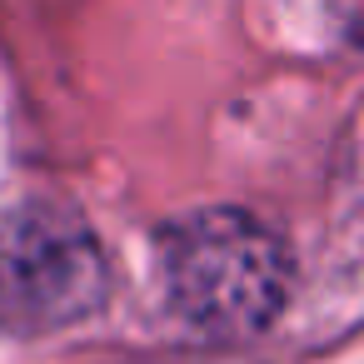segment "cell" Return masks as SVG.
<instances>
[{"label": "cell", "mask_w": 364, "mask_h": 364, "mask_svg": "<svg viewBox=\"0 0 364 364\" xmlns=\"http://www.w3.org/2000/svg\"><path fill=\"white\" fill-rule=\"evenodd\" d=\"M160 279L180 319L240 339L284 309L289 250L245 210H195L160 235Z\"/></svg>", "instance_id": "cell-1"}, {"label": "cell", "mask_w": 364, "mask_h": 364, "mask_svg": "<svg viewBox=\"0 0 364 364\" xmlns=\"http://www.w3.org/2000/svg\"><path fill=\"white\" fill-rule=\"evenodd\" d=\"M105 294L95 235L55 205L0 210V324L60 329L85 319Z\"/></svg>", "instance_id": "cell-2"}]
</instances>
